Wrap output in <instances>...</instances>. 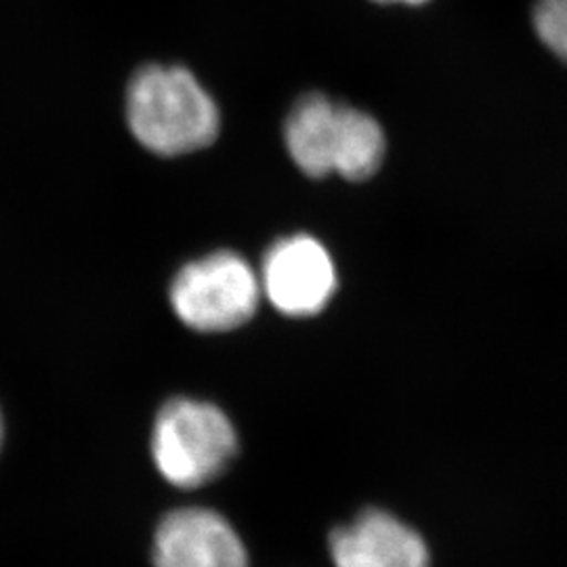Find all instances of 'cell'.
<instances>
[{
    "instance_id": "2",
    "label": "cell",
    "mask_w": 567,
    "mask_h": 567,
    "mask_svg": "<svg viewBox=\"0 0 567 567\" xmlns=\"http://www.w3.org/2000/svg\"><path fill=\"white\" fill-rule=\"evenodd\" d=\"M284 140L297 166L318 179L337 173L349 182H364L385 158V133L379 122L318 93L295 103L284 124Z\"/></svg>"
},
{
    "instance_id": "4",
    "label": "cell",
    "mask_w": 567,
    "mask_h": 567,
    "mask_svg": "<svg viewBox=\"0 0 567 567\" xmlns=\"http://www.w3.org/2000/svg\"><path fill=\"white\" fill-rule=\"evenodd\" d=\"M261 284L236 252H215L185 265L171 284V305L183 324L225 332L246 324L259 305Z\"/></svg>"
},
{
    "instance_id": "9",
    "label": "cell",
    "mask_w": 567,
    "mask_h": 567,
    "mask_svg": "<svg viewBox=\"0 0 567 567\" xmlns=\"http://www.w3.org/2000/svg\"><path fill=\"white\" fill-rule=\"evenodd\" d=\"M377 2H404V4H421L426 0H377Z\"/></svg>"
},
{
    "instance_id": "3",
    "label": "cell",
    "mask_w": 567,
    "mask_h": 567,
    "mask_svg": "<svg viewBox=\"0 0 567 567\" xmlns=\"http://www.w3.org/2000/svg\"><path fill=\"white\" fill-rule=\"evenodd\" d=\"M236 452V431L217 405L177 398L156 416L152 456L173 486L194 489L213 482Z\"/></svg>"
},
{
    "instance_id": "1",
    "label": "cell",
    "mask_w": 567,
    "mask_h": 567,
    "mask_svg": "<svg viewBox=\"0 0 567 567\" xmlns=\"http://www.w3.org/2000/svg\"><path fill=\"white\" fill-rule=\"evenodd\" d=\"M126 118L135 140L158 156H182L217 140L215 100L179 65H145L128 84Z\"/></svg>"
},
{
    "instance_id": "5",
    "label": "cell",
    "mask_w": 567,
    "mask_h": 567,
    "mask_svg": "<svg viewBox=\"0 0 567 567\" xmlns=\"http://www.w3.org/2000/svg\"><path fill=\"white\" fill-rule=\"evenodd\" d=\"M337 288V269L322 244L290 236L274 244L264 261V290L278 311L309 318L324 309Z\"/></svg>"
},
{
    "instance_id": "7",
    "label": "cell",
    "mask_w": 567,
    "mask_h": 567,
    "mask_svg": "<svg viewBox=\"0 0 567 567\" xmlns=\"http://www.w3.org/2000/svg\"><path fill=\"white\" fill-rule=\"evenodd\" d=\"M334 567H431L425 540L385 511H365L330 536Z\"/></svg>"
},
{
    "instance_id": "10",
    "label": "cell",
    "mask_w": 567,
    "mask_h": 567,
    "mask_svg": "<svg viewBox=\"0 0 567 567\" xmlns=\"http://www.w3.org/2000/svg\"><path fill=\"white\" fill-rule=\"evenodd\" d=\"M2 437H4V426H2V414H0V446H2Z\"/></svg>"
},
{
    "instance_id": "8",
    "label": "cell",
    "mask_w": 567,
    "mask_h": 567,
    "mask_svg": "<svg viewBox=\"0 0 567 567\" xmlns=\"http://www.w3.org/2000/svg\"><path fill=\"white\" fill-rule=\"evenodd\" d=\"M567 0H538L534 9V28L540 41L557 58H566L567 47Z\"/></svg>"
},
{
    "instance_id": "6",
    "label": "cell",
    "mask_w": 567,
    "mask_h": 567,
    "mask_svg": "<svg viewBox=\"0 0 567 567\" xmlns=\"http://www.w3.org/2000/svg\"><path fill=\"white\" fill-rule=\"evenodd\" d=\"M154 567H250L236 529L210 508H179L154 536Z\"/></svg>"
}]
</instances>
